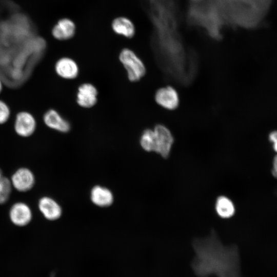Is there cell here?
Wrapping results in <instances>:
<instances>
[{
    "label": "cell",
    "mask_w": 277,
    "mask_h": 277,
    "mask_svg": "<svg viewBox=\"0 0 277 277\" xmlns=\"http://www.w3.org/2000/svg\"><path fill=\"white\" fill-rule=\"evenodd\" d=\"M192 246L195 256L191 266L197 276L241 277L238 247L223 245L214 230L205 239H195Z\"/></svg>",
    "instance_id": "obj_1"
},
{
    "label": "cell",
    "mask_w": 277,
    "mask_h": 277,
    "mask_svg": "<svg viewBox=\"0 0 277 277\" xmlns=\"http://www.w3.org/2000/svg\"><path fill=\"white\" fill-rule=\"evenodd\" d=\"M272 0H215L226 24L246 29L258 26Z\"/></svg>",
    "instance_id": "obj_2"
},
{
    "label": "cell",
    "mask_w": 277,
    "mask_h": 277,
    "mask_svg": "<svg viewBox=\"0 0 277 277\" xmlns=\"http://www.w3.org/2000/svg\"><path fill=\"white\" fill-rule=\"evenodd\" d=\"M187 21L190 25L202 28L216 40L221 38L222 29L226 24L215 0L190 2Z\"/></svg>",
    "instance_id": "obj_3"
},
{
    "label": "cell",
    "mask_w": 277,
    "mask_h": 277,
    "mask_svg": "<svg viewBox=\"0 0 277 277\" xmlns=\"http://www.w3.org/2000/svg\"><path fill=\"white\" fill-rule=\"evenodd\" d=\"M174 138L169 129L162 124L153 129L144 130L140 138L141 147L147 152H155L163 158L167 159L171 152Z\"/></svg>",
    "instance_id": "obj_4"
},
{
    "label": "cell",
    "mask_w": 277,
    "mask_h": 277,
    "mask_svg": "<svg viewBox=\"0 0 277 277\" xmlns=\"http://www.w3.org/2000/svg\"><path fill=\"white\" fill-rule=\"evenodd\" d=\"M118 58L130 82L138 81L146 74V69L144 63L131 49L123 48L119 54Z\"/></svg>",
    "instance_id": "obj_5"
},
{
    "label": "cell",
    "mask_w": 277,
    "mask_h": 277,
    "mask_svg": "<svg viewBox=\"0 0 277 277\" xmlns=\"http://www.w3.org/2000/svg\"><path fill=\"white\" fill-rule=\"evenodd\" d=\"M36 127L35 118L29 112L21 111L16 114L14 128L18 135L24 137L30 136L34 132Z\"/></svg>",
    "instance_id": "obj_6"
},
{
    "label": "cell",
    "mask_w": 277,
    "mask_h": 277,
    "mask_svg": "<svg viewBox=\"0 0 277 277\" xmlns=\"http://www.w3.org/2000/svg\"><path fill=\"white\" fill-rule=\"evenodd\" d=\"M98 91L96 87L89 83H84L79 86L76 94V101L78 106L90 108L97 103Z\"/></svg>",
    "instance_id": "obj_7"
},
{
    "label": "cell",
    "mask_w": 277,
    "mask_h": 277,
    "mask_svg": "<svg viewBox=\"0 0 277 277\" xmlns=\"http://www.w3.org/2000/svg\"><path fill=\"white\" fill-rule=\"evenodd\" d=\"M154 99L160 106L170 110L175 109L180 102L177 91L169 86L159 89L155 93Z\"/></svg>",
    "instance_id": "obj_8"
},
{
    "label": "cell",
    "mask_w": 277,
    "mask_h": 277,
    "mask_svg": "<svg viewBox=\"0 0 277 277\" xmlns=\"http://www.w3.org/2000/svg\"><path fill=\"white\" fill-rule=\"evenodd\" d=\"M43 118L45 125L55 131L65 133L71 129L70 122L54 109L46 111Z\"/></svg>",
    "instance_id": "obj_9"
},
{
    "label": "cell",
    "mask_w": 277,
    "mask_h": 277,
    "mask_svg": "<svg viewBox=\"0 0 277 277\" xmlns=\"http://www.w3.org/2000/svg\"><path fill=\"white\" fill-rule=\"evenodd\" d=\"M54 69L57 75L65 80H73L79 74V67L77 63L69 57H62L55 64Z\"/></svg>",
    "instance_id": "obj_10"
},
{
    "label": "cell",
    "mask_w": 277,
    "mask_h": 277,
    "mask_svg": "<svg viewBox=\"0 0 277 277\" xmlns=\"http://www.w3.org/2000/svg\"><path fill=\"white\" fill-rule=\"evenodd\" d=\"M34 176L28 169H18L12 176L11 183L18 191L25 192L31 189L34 184Z\"/></svg>",
    "instance_id": "obj_11"
},
{
    "label": "cell",
    "mask_w": 277,
    "mask_h": 277,
    "mask_svg": "<svg viewBox=\"0 0 277 277\" xmlns=\"http://www.w3.org/2000/svg\"><path fill=\"white\" fill-rule=\"evenodd\" d=\"M11 222L15 225H27L32 219V212L29 206L23 203H16L10 209L9 213Z\"/></svg>",
    "instance_id": "obj_12"
},
{
    "label": "cell",
    "mask_w": 277,
    "mask_h": 277,
    "mask_svg": "<svg viewBox=\"0 0 277 277\" xmlns=\"http://www.w3.org/2000/svg\"><path fill=\"white\" fill-rule=\"evenodd\" d=\"M74 23L68 18L60 19L52 30L53 36L57 40L66 41L73 37L75 33Z\"/></svg>",
    "instance_id": "obj_13"
},
{
    "label": "cell",
    "mask_w": 277,
    "mask_h": 277,
    "mask_svg": "<svg viewBox=\"0 0 277 277\" xmlns=\"http://www.w3.org/2000/svg\"><path fill=\"white\" fill-rule=\"evenodd\" d=\"M38 208L44 217L50 221L57 220L62 214L61 206L50 197L41 198L38 202Z\"/></svg>",
    "instance_id": "obj_14"
},
{
    "label": "cell",
    "mask_w": 277,
    "mask_h": 277,
    "mask_svg": "<svg viewBox=\"0 0 277 277\" xmlns=\"http://www.w3.org/2000/svg\"><path fill=\"white\" fill-rule=\"evenodd\" d=\"M90 199L94 205L101 207H106L112 205L114 196L108 188L96 185L91 190Z\"/></svg>",
    "instance_id": "obj_15"
},
{
    "label": "cell",
    "mask_w": 277,
    "mask_h": 277,
    "mask_svg": "<svg viewBox=\"0 0 277 277\" xmlns=\"http://www.w3.org/2000/svg\"><path fill=\"white\" fill-rule=\"evenodd\" d=\"M111 28L116 34L126 38L132 37L135 32V26L132 22L124 16L115 18L112 22Z\"/></svg>",
    "instance_id": "obj_16"
},
{
    "label": "cell",
    "mask_w": 277,
    "mask_h": 277,
    "mask_svg": "<svg viewBox=\"0 0 277 277\" xmlns=\"http://www.w3.org/2000/svg\"><path fill=\"white\" fill-rule=\"evenodd\" d=\"M215 209L217 214L221 218L228 219L235 213V208L233 202L228 197L221 195L217 197Z\"/></svg>",
    "instance_id": "obj_17"
},
{
    "label": "cell",
    "mask_w": 277,
    "mask_h": 277,
    "mask_svg": "<svg viewBox=\"0 0 277 277\" xmlns=\"http://www.w3.org/2000/svg\"><path fill=\"white\" fill-rule=\"evenodd\" d=\"M11 191V182L7 177L2 176L0 179V204L8 200Z\"/></svg>",
    "instance_id": "obj_18"
},
{
    "label": "cell",
    "mask_w": 277,
    "mask_h": 277,
    "mask_svg": "<svg viewBox=\"0 0 277 277\" xmlns=\"http://www.w3.org/2000/svg\"><path fill=\"white\" fill-rule=\"evenodd\" d=\"M10 116V109L8 105L0 100V124L5 123Z\"/></svg>",
    "instance_id": "obj_19"
},
{
    "label": "cell",
    "mask_w": 277,
    "mask_h": 277,
    "mask_svg": "<svg viewBox=\"0 0 277 277\" xmlns=\"http://www.w3.org/2000/svg\"><path fill=\"white\" fill-rule=\"evenodd\" d=\"M268 137L273 150L277 153V129L271 131Z\"/></svg>",
    "instance_id": "obj_20"
},
{
    "label": "cell",
    "mask_w": 277,
    "mask_h": 277,
    "mask_svg": "<svg viewBox=\"0 0 277 277\" xmlns=\"http://www.w3.org/2000/svg\"><path fill=\"white\" fill-rule=\"evenodd\" d=\"M271 173L275 178L277 179V153L273 159Z\"/></svg>",
    "instance_id": "obj_21"
},
{
    "label": "cell",
    "mask_w": 277,
    "mask_h": 277,
    "mask_svg": "<svg viewBox=\"0 0 277 277\" xmlns=\"http://www.w3.org/2000/svg\"><path fill=\"white\" fill-rule=\"evenodd\" d=\"M2 89H3V84H2V81H1V80L0 78V93L2 91Z\"/></svg>",
    "instance_id": "obj_22"
},
{
    "label": "cell",
    "mask_w": 277,
    "mask_h": 277,
    "mask_svg": "<svg viewBox=\"0 0 277 277\" xmlns=\"http://www.w3.org/2000/svg\"><path fill=\"white\" fill-rule=\"evenodd\" d=\"M3 176V174H2V170H1L0 169V179Z\"/></svg>",
    "instance_id": "obj_23"
},
{
    "label": "cell",
    "mask_w": 277,
    "mask_h": 277,
    "mask_svg": "<svg viewBox=\"0 0 277 277\" xmlns=\"http://www.w3.org/2000/svg\"><path fill=\"white\" fill-rule=\"evenodd\" d=\"M190 1V2H196V1H197L199 0H189Z\"/></svg>",
    "instance_id": "obj_24"
}]
</instances>
